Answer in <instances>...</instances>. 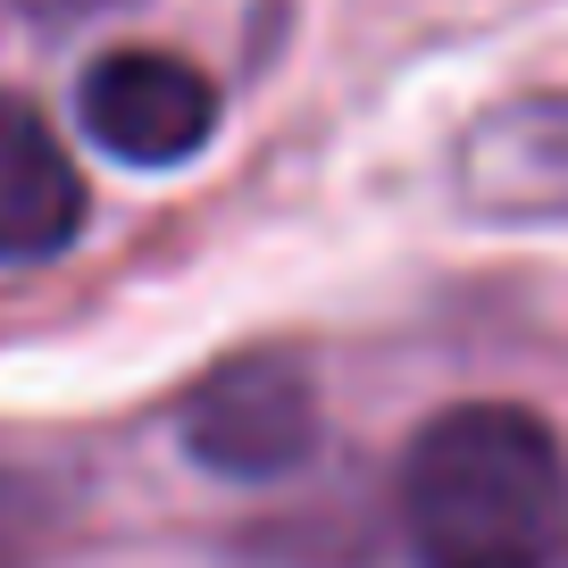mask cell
<instances>
[{
	"label": "cell",
	"mask_w": 568,
	"mask_h": 568,
	"mask_svg": "<svg viewBox=\"0 0 568 568\" xmlns=\"http://www.w3.org/2000/svg\"><path fill=\"white\" fill-rule=\"evenodd\" d=\"M310 444H318V393L276 352L210 368L184 402V452L217 477H243V485L284 477V468L310 460Z\"/></svg>",
	"instance_id": "obj_2"
},
{
	"label": "cell",
	"mask_w": 568,
	"mask_h": 568,
	"mask_svg": "<svg viewBox=\"0 0 568 568\" xmlns=\"http://www.w3.org/2000/svg\"><path fill=\"white\" fill-rule=\"evenodd\" d=\"M75 118L125 168H176L217 134V84L176 51H101L75 84Z\"/></svg>",
	"instance_id": "obj_3"
},
{
	"label": "cell",
	"mask_w": 568,
	"mask_h": 568,
	"mask_svg": "<svg viewBox=\"0 0 568 568\" xmlns=\"http://www.w3.org/2000/svg\"><path fill=\"white\" fill-rule=\"evenodd\" d=\"M84 226V176L26 101L0 92V260H51Z\"/></svg>",
	"instance_id": "obj_4"
},
{
	"label": "cell",
	"mask_w": 568,
	"mask_h": 568,
	"mask_svg": "<svg viewBox=\"0 0 568 568\" xmlns=\"http://www.w3.org/2000/svg\"><path fill=\"white\" fill-rule=\"evenodd\" d=\"M468 201L501 217L568 210V101H518L468 142Z\"/></svg>",
	"instance_id": "obj_5"
},
{
	"label": "cell",
	"mask_w": 568,
	"mask_h": 568,
	"mask_svg": "<svg viewBox=\"0 0 568 568\" xmlns=\"http://www.w3.org/2000/svg\"><path fill=\"white\" fill-rule=\"evenodd\" d=\"M402 544L418 568H560L568 452L518 402H460L402 452Z\"/></svg>",
	"instance_id": "obj_1"
}]
</instances>
